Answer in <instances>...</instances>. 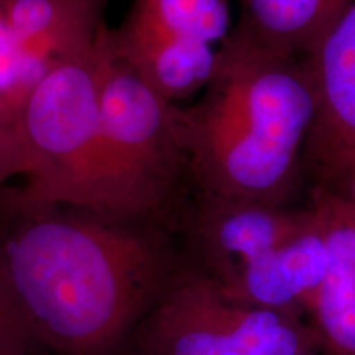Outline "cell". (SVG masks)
Returning a JSON list of instances; mask_svg holds the SVG:
<instances>
[{
  "instance_id": "cell-11",
  "label": "cell",
  "mask_w": 355,
  "mask_h": 355,
  "mask_svg": "<svg viewBox=\"0 0 355 355\" xmlns=\"http://www.w3.org/2000/svg\"><path fill=\"white\" fill-rule=\"evenodd\" d=\"M105 0H2L33 87L44 74L96 48Z\"/></svg>"
},
{
  "instance_id": "cell-4",
  "label": "cell",
  "mask_w": 355,
  "mask_h": 355,
  "mask_svg": "<svg viewBox=\"0 0 355 355\" xmlns=\"http://www.w3.org/2000/svg\"><path fill=\"white\" fill-rule=\"evenodd\" d=\"M99 115L123 220L153 225L193 188L183 107L115 55L109 26L99 44Z\"/></svg>"
},
{
  "instance_id": "cell-14",
  "label": "cell",
  "mask_w": 355,
  "mask_h": 355,
  "mask_svg": "<svg viewBox=\"0 0 355 355\" xmlns=\"http://www.w3.org/2000/svg\"><path fill=\"white\" fill-rule=\"evenodd\" d=\"M20 112L0 101V188L21 173Z\"/></svg>"
},
{
  "instance_id": "cell-1",
  "label": "cell",
  "mask_w": 355,
  "mask_h": 355,
  "mask_svg": "<svg viewBox=\"0 0 355 355\" xmlns=\"http://www.w3.org/2000/svg\"><path fill=\"white\" fill-rule=\"evenodd\" d=\"M8 209L0 282L37 352L114 355L178 275L153 225L69 207Z\"/></svg>"
},
{
  "instance_id": "cell-10",
  "label": "cell",
  "mask_w": 355,
  "mask_h": 355,
  "mask_svg": "<svg viewBox=\"0 0 355 355\" xmlns=\"http://www.w3.org/2000/svg\"><path fill=\"white\" fill-rule=\"evenodd\" d=\"M327 248V272L308 313L329 355H355V207L327 186L309 199Z\"/></svg>"
},
{
  "instance_id": "cell-13",
  "label": "cell",
  "mask_w": 355,
  "mask_h": 355,
  "mask_svg": "<svg viewBox=\"0 0 355 355\" xmlns=\"http://www.w3.org/2000/svg\"><path fill=\"white\" fill-rule=\"evenodd\" d=\"M32 89L33 83L26 73L0 0V101L20 112Z\"/></svg>"
},
{
  "instance_id": "cell-7",
  "label": "cell",
  "mask_w": 355,
  "mask_h": 355,
  "mask_svg": "<svg viewBox=\"0 0 355 355\" xmlns=\"http://www.w3.org/2000/svg\"><path fill=\"white\" fill-rule=\"evenodd\" d=\"M304 63L318 104L304 162L316 184L332 186L355 166V0H349Z\"/></svg>"
},
{
  "instance_id": "cell-17",
  "label": "cell",
  "mask_w": 355,
  "mask_h": 355,
  "mask_svg": "<svg viewBox=\"0 0 355 355\" xmlns=\"http://www.w3.org/2000/svg\"><path fill=\"white\" fill-rule=\"evenodd\" d=\"M7 322H17V319H15V314H13V311H12L10 303H8L6 290H3V286H0V326H2V324H7Z\"/></svg>"
},
{
  "instance_id": "cell-3",
  "label": "cell",
  "mask_w": 355,
  "mask_h": 355,
  "mask_svg": "<svg viewBox=\"0 0 355 355\" xmlns=\"http://www.w3.org/2000/svg\"><path fill=\"white\" fill-rule=\"evenodd\" d=\"M101 37L91 53L44 74L21 105L25 184L10 206L69 207L123 220L101 128Z\"/></svg>"
},
{
  "instance_id": "cell-16",
  "label": "cell",
  "mask_w": 355,
  "mask_h": 355,
  "mask_svg": "<svg viewBox=\"0 0 355 355\" xmlns=\"http://www.w3.org/2000/svg\"><path fill=\"white\" fill-rule=\"evenodd\" d=\"M327 188L334 189L337 194H340L345 201L350 202L355 207V166L350 171L345 173L337 183L327 186Z\"/></svg>"
},
{
  "instance_id": "cell-2",
  "label": "cell",
  "mask_w": 355,
  "mask_h": 355,
  "mask_svg": "<svg viewBox=\"0 0 355 355\" xmlns=\"http://www.w3.org/2000/svg\"><path fill=\"white\" fill-rule=\"evenodd\" d=\"M183 114L194 193L286 204L318 114L304 60L227 42L214 76Z\"/></svg>"
},
{
  "instance_id": "cell-9",
  "label": "cell",
  "mask_w": 355,
  "mask_h": 355,
  "mask_svg": "<svg viewBox=\"0 0 355 355\" xmlns=\"http://www.w3.org/2000/svg\"><path fill=\"white\" fill-rule=\"evenodd\" d=\"M326 272V242L318 217L308 204V216L295 234L248 265L227 285H217L230 298L245 304L303 316Z\"/></svg>"
},
{
  "instance_id": "cell-18",
  "label": "cell",
  "mask_w": 355,
  "mask_h": 355,
  "mask_svg": "<svg viewBox=\"0 0 355 355\" xmlns=\"http://www.w3.org/2000/svg\"><path fill=\"white\" fill-rule=\"evenodd\" d=\"M314 355H316V354H314Z\"/></svg>"
},
{
  "instance_id": "cell-6",
  "label": "cell",
  "mask_w": 355,
  "mask_h": 355,
  "mask_svg": "<svg viewBox=\"0 0 355 355\" xmlns=\"http://www.w3.org/2000/svg\"><path fill=\"white\" fill-rule=\"evenodd\" d=\"M234 28L232 0H133L109 42L173 104L199 96L214 76Z\"/></svg>"
},
{
  "instance_id": "cell-5",
  "label": "cell",
  "mask_w": 355,
  "mask_h": 355,
  "mask_svg": "<svg viewBox=\"0 0 355 355\" xmlns=\"http://www.w3.org/2000/svg\"><path fill=\"white\" fill-rule=\"evenodd\" d=\"M140 355H314V327L295 314L230 298L202 272L176 275L140 324Z\"/></svg>"
},
{
  "instance_id": "cell-8",
  "label": "cell",
  "mask_w": 355,
  "mask_h": 355,
  "mask_svg": "<svg viewBox=\"0 0 355 355\" xmlns=\"http://www.w3.org/2000/svg\"><path fill=\"white\" fill-rule=\"evenodd\" d=\"M308 207L196 194L191 230L202 260L201 272L227 285L248 265L301 227Z\"/></svg>"
},
{
  "instance_id": "cell-12",
  "label": "cell",
  "mask_w": 355,
  "mask_h": 355,
  "mask_svg": "<svg viewBox=\"0 0 355 355\" xmlns=\"http://www.w3.org/2000/svg\"><path fill=\"white\" fill-rule=\"evenodd\" d=\"M349 0H237L229 43L259 55L306 60Z\"/></svg>"
},
{
  "instance_id": "cell-15",
  "label": "cell",
  "mask_w": 355,
  "mask_h": 355,
  "mask_svg": "<svg viewBox=\"0 0 355 355\" xmlns=\"http://www.w3.org/2000/svg\"><path fill=\"white\" fill-rule=\"evenodd\" d=\"M0 355H37L17 322L0 326Z\"/></svg>"
}]
</instances>
